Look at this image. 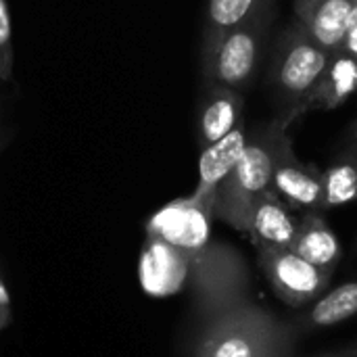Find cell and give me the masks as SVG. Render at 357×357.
<instances>
[{"label": "cell", "instance_id": "2e32d148", "mask_svg": "<svg viewBox=\"0 0 357 357\" xmlns=\"http://www.w3.org/2000/svg\"><path fill=\"white\" fill-rule=\"evenodd\" d=\"M354 316H357V278L328 291L326 295H320L293 326L295 331L331 328Z\"/></svg>", "mask_w": 357, "mask_h": 357}, {"label": "cell", "instance_id": "277c9868", "mask_svg": "<svg viewBox=\"0 0 357 357\" xmlns=\"http://www.w3.org/2000/svg\"><path fill=\"white\" fill-rule=\"evenodd\" d=\"M188 282L199 324L251 299L247 264L224 243H209L188 253Z\"/></svg>", "mask_w": 357, "mask_h": 357}, {"label": "cell", "instance_id": "ac0fdd59", "mask_svg": "<svg viewBox=\"0 0 357 357\" xmlns=\"http://www.w3.org/2000/svg\"><path fill=\"white\" fill-rule=\"evenodd\" d=\"M257 0H209L203 33V52L215 46L232 27H236L253 8Z\"/></svg>", "mask_w": 357, "mask_h": 357}, {"label": "cell", "instance_id": "ffe728a7", "mask_svg": "<svg viewBox=\"0 0 357 357\" xmlns=\"http://www.w3.org/2000/svg\"><path fill=\"white\" fill-rule=\"evenodd\" d=\"M341 50L349 52L351 56H356L357 59V4L354 6L351 15H349V21H347V33H345V42H343Z\"/></svg>", "mask_w": 357, "mask_h": 357}, {"label": "cell", "instance_id": "8fae6325", "mask_svg": "<svg viewBox=\"0 0 357 357\" xmlns=\"http://www.w3.org/2000/svg\"><path fill=\"white\" fill-rule=\"evenodd\" d=\"M357 0H295V17L307 33L331 52L341 50L347 21Z\"/></svg>", "mask_w": 357, "mask_h": 357}, {"label": "cell", "instance_id": "6da1fadb", "mask_svg": "<svg viewBox=\"0 0 357 357\" xmlns=\"http://www.w3.org/2000/svg\"><path fill=\"white\" fill-rule=\"evenodd\" d=\"M295 333L249 299L201 322L190 357H291Z\"/></svg>", "mask_w": 357, "mask_h": 357}, {"label": "cell", "instance_id": "7a4b0ae2", "mask_svg": "<svg viewBox=\"0 0 357 357\" xmlns=\"http://www.w3.org/2000/svg\"><path fill=\"white\" fill-rule=\"evenodd\" d=\"M289 126L291 121L278 115L259 134L249 138L241 161L215 192L213 218L226 222L234 230L247 232L255 203L261 195L272 190L276 161L291 136Z\"/></svg>", "mask_w": 357, "mask_h": 357}, {"label": "cell", "instance_id": "5bb4252c", "mask_svg": "<svg viewBox=\"0 0 357 357\" xmlns=\"http://www.w3.org/2000/svg\"><path fill=\"white\" fill-rule=\"evenodd\" d=\"M291 249L310 264L326 270H335L343 255L341 243L322 211H307L299 220V230Z\"/></svg>", "mask_w": 357, "mask_h": 357}, {"label": "cell", "instance_id": "e0dca14e", "mask_svg": "<svg viewBox=\"0 0 357 357\" xmlns=\"http://www.w3.org/2000/svg\"><path fill=\"white\" fill-rule=\"evenodd\" d=\"M357 201V149L347 151L324 169L322 211Z\"/></svg>", "mask_w": 357, "mask_h": 357}, {"label": "cell", "instance_id": "9c48e42d", "mask_svg": "<svg viewBox=\"0 0 357 357\" xmlns=\"http://www.w3.org/2000/svg\"><path fill=\"white\" fill-rule=\"evenodd\" d=\"M249 138L251 136L247 134L245 121H241L228 136L201 149L199 184H197L195 192L190 195L197 203H201L213 211L215 192H218L220 184L230 176V172L241 161V157L249 144Z\"/></svg>", "mask_w": 357, "mask_h": 357}, {"label": "cell", "instance_id": "603a6c76", "mask_svg": "<svg viewBox=\"0 0 357 357\" xmlns=\"http://www.w3.org/2000/svg\"><path fill=\"white\" fill-rule=\"evenodd\" d=\"M0 149H2V140H0Z\"/></svg>", "mask_w": 357, "mask_h": 357}, {"label": "cell", "instance_id": "8992f818", "mask_svg": "<svg viewBox=\"0 0 357 357\" xmlns=\"http://www.w3.org/2000/svg\"><path fill=\"white\" fill-rule=\"evenodd\" d=\"M257 259L276 297L289 307H303L316 301L335 274V270L310 264L293 249L257 247Z\"/></svg>", "mask_w": 357, "mask_h": 357}, {"label": "cell", "instance_id": "7c38bea8", "mask_svg": "<svg viewBox=\"0 0 357 357\" xmlns=\"http://www.w3.org/2000/svg\"><path fill=\"white\" fill-rule=\"evenodd\" d=\"M299 230V220L291 213V207L272 190L259 197L255 203L247 234L255 247H278L291 249Z\"/></svg>", "mask_w": 357, "mask_h": 357}, {"label": "cell", "instance_id": "ba28073f", "mask_svg": "<svg viewBox=\"0 0 357 357\" xmlns=\"http://www.w3.org/2000/svg\"><path fill=\"white\" fill-rule=\"evenodd\" d=\"M274 192L293 209L322 211L324 203V172L316 165L303 163L293 151V138L289 136L274 169Z\"/></svg>", "mask_w": 357, "mask_h": 357}, {"label": "cell", "instance_id": "52a82bcc", "mask_svg": "<svg viewBox=\"0 0 357 357\" xmlns=\"http://www.w3.org/2000/svg\"><path fill=\"white\" fill-rule=\"evenodd\" d=\"M211 218L213 211L197 203L192 197L178 199L149 220L146 234L176 249L195 253L211 243Z\"/></svg>", "mask_w": 357, "mask_h": 357}, {"label": "cell", "instance_id": "30bf717a", "mask_svg": "<svg viewBox=\"0 0 357 357\" xmlns=\"http://www.w3.org/2000/svg\"><path fill=\"white\" fill-rule=\"evenodd\" d=\"M140 280L151 295L176 293L188 280V251L149 236L140 257Z\"/></svg>", "mask_w": 357, "mask_h": 357}, {"label": "cell", "instance_id": "3957f363", "mask_svg": "<svg viewBox=\"0 0 357 357\" xmlns=\"http://www.w3.org/2000/svg\"><path fill=\"white\" fill-rule=\"evenodd\" d=\"M333 52L316 42L301 23H293L278 40L268 84L289 121L305 113V100L322 79Z\"/></svg>", "mask_w": 357, "mask_h": 357}, {"label": "cell", "instance_id": "5b68a950", "mask_svg": "<svg viewBox=\"0 0 357 357\" xmlns=\"http://www.w3.org/2000/svg\"><path fill=\"white\" fill-rule=\"evenodd\" d=\"M274 0H257L255 8L215 46L203 52V75L209 86L245 88L259 63L270 29Z\"/></svg>", "mask_w": 357, "mask_h": 357}, {"label": "cell", "instance_id": "7402d4cb", "mask_svg": "<svg viewBox=\"0 0 357 357\" xmlns=\"http://www.w3.org/2000/svg\"><path fill=\"white\" fill-rule=\"evenodd\" d=\"M326 357H357V347L349 349V351H345V354H337V356H326Z\"/></svg>", "mask_w": 357, "mask_h": 357}, {"label": "cell", "instance_id": "4fadbf2b", "mask_svg": "<svg viewBox=\"0 0 357 357\" xmlns=\"http://www.w3.org/2000/svg\"><path fill=\"white\" fill-rule=\"evenodd\" d=\"M243 121V96L234 88L209 86V94L199 117L201 149L228 136Z\"/></svg>", "mask_w": 357, "mask_h": 357}, {"label": "cell", "instance_id": "44dd1931", "mask_svg": "<svg viewBox=\"0 0 357 357\" xmlns=\"http://www.w3.org/2000/svg\"><path fill=\"white\" fill-rule=\"evenodd\" d=\"M10 324V301H8V293H6V287L2 282V276H0V333Z\"/></svg>", "mask_w": 357, "mask_h": 357}, {"label": "cell", "instance_id": "9a60e30c", "mask_svg": "<svg viewBox=\"0 0 357 357\" xmlns=\"http://www.w3.org/2000/svg\"><path fill=\"white\" fill-rule=\"evenodd\" d=\"M357 92V59L345 50H337L318 82L316 90L305 100L307 111H331L343 105L351 94Z\"/></svg>", "mask_w": 357, "mask_h": 357}, {"label": "cell", "instance_id": "d6986e66", "mask_svg": "<svg viewBox=\"0 0 357 357\" xmlns=\"http://www.w3.org/2000/svg\"><path fill=\"white\" fill-rule=\"evenodd\" d=\"M13 77V44H10V19L6 0H0V82Z\"/></svg>", "mask_w": 357, "mask_h": 357}]
</instances>
